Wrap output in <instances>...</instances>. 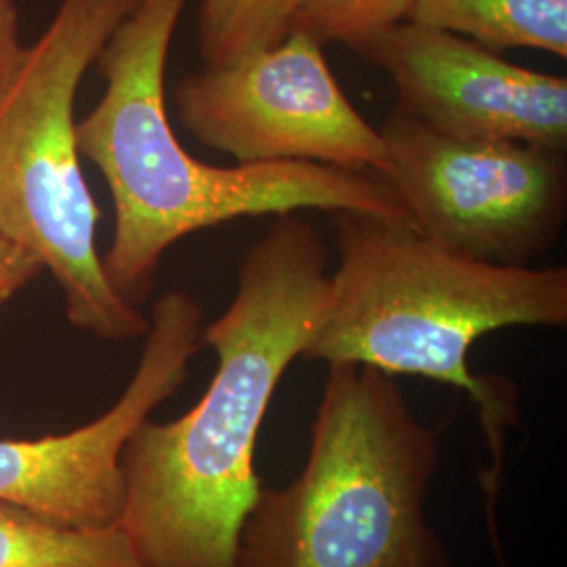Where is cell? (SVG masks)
<instances>
[{
    "label": "cell",
    "instance_id": "5b68a950",
    "mask_svg": "<svg viewBox=\"0 0 567 567\" xmlns=\"http://www.w3.org/2000/svg\"><path fill=\"white\" fill-rule=\"evenodd\" d=\"M137 0H61L0 89V231L61 288L68 322L110 343L142 339L150 318L103 274L100 208L84 182L74 102L86 70Z\"/></svg>",
    "mask_w": 567,
    "mask_h": 567
},
{
    "label": "cell",
    "instance_id": "3957f363",
    "mask_svg": "<svg viewBox=\"0 0 567 567\" xmlns=\"http://www.w3.org/2000/svg\"><path fill=\"white\" fill-rule=\"evenodd\" d=\"M334 240L339 265L330 274V299L301 360L370 365L465 391L480 408L492 456L482 487L503 564L496 503L507 429L519 421L517 402L507 381L473 374L468 353L482 337L505 328H566V267L486 264L412 224L355 213L334 215Z\"/></svg>",
    "mask_w": 567,
    "mask_h": 567
},
{
    "label": "cell",
    "instance_id": "30bf717a",
    "mask_svg": "<svg viewBox=\"0 0 567 567\" xmlns=\"http://www.w3.org/2000/svg\"><path fill=\"white\" fill-rule=\"evenodd\" d=\"M503 53L536 49L567 58V0H414L410 20Z\"/></svg>",
    "mask_w": 567,
    "mask_h": 567
},
{
    "label": "cell",
    "instance_id": "5bb4252c",
    "mask_svg": "<svg viewBox=\"0 0 567 567\" xmlns=\"http://www.w3.org/2000/svg\"><path fill=\"white\" fill-rule=\"evenodd\" d=\"M44 271L37 255L0 231V307L9 303Z\"/></svg>",
    "mask_w": 567,
    "mask_h": 567
},
{
    "label": "cell",
    "instance_id": "ba28073f",
    "mask_svg": "<svg viewBox=\"0 0 567 567\" xmlns=\"http://www.w3.org/2000/svg\"><path fill=\"white\" fill-rule=\"evenodd\" d=\"M203 307L171 290L152 307L140 364L110 410L95 421L39 440L0 437V503L61 526H118L124 505L122 447L185 383L200 349Z\"/></svg>",
    "mask_w": 567,
    "mask_h": 567
},
{
    "label": "cell",
    "instance_id": "52a82bcc",
    "mask_svg": "<svg viewBox=\"0 0 567 567\" xmlns=\"http://www.w3.org/2000/svg\"><path fill=\"white\" fill-rule=\"evenodd\" d=\"M183 128L236 164L316 163L389 171L381 128L349 102L324 47L301 32L227 65H204L173 91Z\"/></svg>",
    "mask_w": 567,
    "mask_h": 567
},
{
    "label": "cell",
    "instance_id": "8fae6325",
    "mask_svg": "<svg viewBox=\"0 0 567 567\" xmlns=\"http://www.w3.org/2000/svg\"><path fill=\"white\" fill-rule=\"evenodd\" d=\"M0 567H145L121 527L61 526L0 503Z\"/></svg>",
    "mask_w": 567,
    "mask_h": 567
},
{
    "label": "cell",
    "instance_id": "4fadbf2b",
    "mask_svg": "<svg viewBox=\"0 0 567 567\" xmlns=\"http://www.w3.org/2000/svg\"><path fill=\"white\" fill-rule=\"evenodd\" d=\"M414 0H290L288 32L322 47L337 42L362 55L389 30L410 20Z\"/></svg>",
    "mask_w": 567,
    "mask_h": 567
},
{
    "label": "cell",
    "instance_id": "9c48e42d",
    "mask_svg": "<svg viewBox=\"0 0 567 567\" xmlns=\"http://www.w3.org/2000/svg\"><path fill=\"white\" fill-rule=\"evenodd\" d=\"M381 68L398 103L458 140L567 147V81L505 60L480 42L404 21L360 55Z\"/></svg>",
    "mask_w": 567,
    "mask_h": 567
},
{
    "label": "cell",
    "instance_id": "7a4b0ae2",
    "mask_svg": "<svg viewBox=\"0 0 567 567\" xmlns=\"http://www.w3.org/2000/svg\"><path fill=\"white\" fill-rule=\"evenodd\" d=\"M189 0H137L103 44L102 100L76 122L82 158L110 187L114 236L102 257L107 282L137 309L147 303L164 252L203 229L299 210L355 213L412 224L379 175L316 163L213 166L177 140L164 76Z\"/></svg>",
    "mask_w": 567,
    "mask_h": 567
},
{
    "label": "cell",
    "instance_id": "7c38bea8",
    "mask_svg": "<svg viewBox=\"0 0 567 567\" xmlns=\"http://www.w3.org/2000/svg\"><path fill=\"white\" fill-rule=\"evenodd\" d=\"M290 0H203L198 41L204 65H227L288 34Z\"/></svg>",
    "mask_w": 567,
    "mask_h": 567
},
{
    "label": "cell",
    "instance_id": "277c9868",
    "mask_svg": "<svg viewBox=\"0 0 567 567\" xmlns=\"http://www.w3.org/2000/svg\"><path fill=\"white\" fill-rule=\"evenodd\" d=\"M440 433L414 416L395 377L328 365L305 466L261 487L234 567H452L425 513Z\"/></svg>",
    "mask_w": 567,
    "mask_h": 567
},
{
    "label": "cell",
    "instance_id": "9a60e30c",
    "mask_svg": "<svg viewBox=\"0 0 567 567\" xmlns=\"http://www.w3.org/2000/svg\"><path fill=\"white\" fill-rule=\"evenodd\" d=\"M25 44L21 42L20 9L16 0H0V89L18 68Z\"/></svg>",
    "mask_w": 567,
    "mask_h": 567
},
{
    "label": "cell",
    "instance_id": "6da1fadb",
    "mask_svg": "<svg viewBox=\"0 0 567 567\" xmlns=\"http://www.w3.org/2000/svg\"><path fill=\"white\" fill-rule=\"evenodd\" d=\"M330 299L328 250L303 217L282 215L248 248L238 288L200 343L217 370L179 419H145L122 447L118 527L145 567H234L261 480L255 466L265 414L301 360Z\"/></svg>",
    "mask_w": 567,
    "mask_h": 567
},
{
    "label": "cell",
    "instance_id": "8992f818",
    "mask_svg": "<svg viewBox=\"0 0 567 567\" xmlns=\"http://www.w3.org/2000/svg\"><path fill=\"white\" fill-rule=\"evenodd\" d=\"M385 179L412 225L435 243L496 265H529L567 219L566 152L444 135L400 105L381 124Z\"/></svg>",
    "mask_w": 567,
    "mask_h": 567
}]
</instances>
